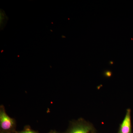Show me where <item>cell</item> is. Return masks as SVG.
<instances>
[{
    "mask_svg": "<svg viewBox=\"0 0 133 133\" xmlns=\"http://www.w3.org/2000/svg\"><path fill=\"white\" fill-rule=\"evenodd\" d=\"M3 11H1V28H3V26L5 25V23L7 21V17L6 16L5 13H3Z\"/></svg>",
    "mask_w": 133,
    "mask_h": 133,
    "instance_id": "4",
    "label": "cell"
},
{
    "mask_svg": "<svg viewBox=\"0 0 133 133\" xmlns=\"http://www.w3.org/2000/svg\"><path fill=\"white\" fill-rule=\"evenodd\" d=\"M14 119L8 116L4 110L1 109L0 112V126L3 130H10L14 127Z\"/></svg>",
    "mask_w": 133,
    "mask_h": 133,
    "instance_id": "1",
    "label": "cell"
},
{
    "mask_svg": "<svg viewBox=\"0 0 133 133\" xmlns=\"http://www.w3.org/2000/svg\"><path fill=\"white\" fill-rule=\"evenodd\" d=\"M19 133H37L34 131H30V130H26L22 132H20Z\"/></svg>",
    "mask_w": 133,
    "mask_h": 133,
    "instance_id": "5",
    "label": "cell"
},
{
    "mask_svg": "<svg viewBox=\"0 0 133 133\" xmlns=\"http://www.w3.org/2000/svg\"><path fill=\"white\" fill-rule=\"evenodd\" d=\"M90 130V127L89 126L78 125L72 129L70 133H88Z\"/></svg>",
    "mask_w": 133,
    "mask_h": 133,
    "instance_id": "3",
    "label": "cell"
},
{
    "mask_svg": "<svg viewBox=\"0 0 133 133\" xmlns=\"http://www.w3.org/2000/svg\"><path fill=\"white\" fill-rule=\"evenodd\" d=\"M131 111L128 109L121 127L120 133H131Z\"/></svg>",
    "mask_w": 133,
    "mask_h": 133,
    "instance_id": "2",
    "label": "cell"
}]
</instances>
